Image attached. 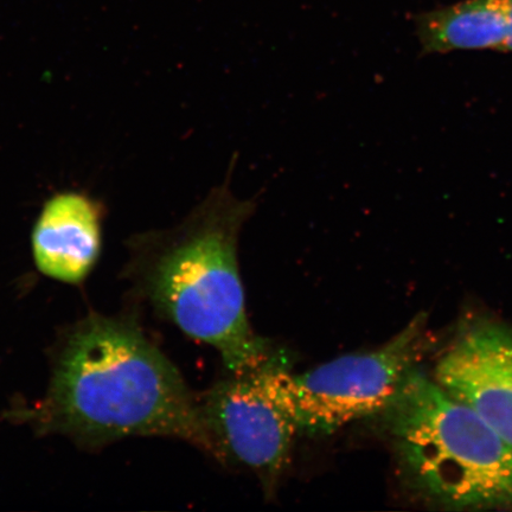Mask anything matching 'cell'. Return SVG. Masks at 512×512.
I'll use <instances>...</instances> for the list:
<instances>
[{"mask_svg":"<svg viewBox=\"0 0 512 512\" xmlns=\"http://www.w3.org/2000/svg\"><path fill=\"white\" fill-rule=\"evenodd\" d=\"M235 164L177 226L134 236L130 267L160 315L210 345L229 373L245 374L275 357L247 317L239 241L258 202L235 196Z\"/></svg>","mask_w":512,"mask_h":512,"instance_id":"1","label":"cell"},{"mask_svg":"<svg viewBox=\"0 0 512 512\" xmlns=\"http://www.w3.org/2000/svg\"><path fill=\"white\" fill-rule=\"evenodd\" d=\"M43 420L89 443L152 435L213 456L200 402L181 373L127 320L94 317L70 337Z\"/></svg>","mask_w":512,"mask_h":512,"instance_id":"2","label":"cell"},{"mask_svg":"<svg viewBox=\"0 0 512 512\" xmlns=\"http://www.w3.org/2000/svg\"><path fill=\"white\" fill-rule=\"evenodd\" d=\"M368 421L418 501L448 511L512 510V448L420 366Z\"/></svg>","mask_w":512,"mask_h":512,"instance_id":"3","label":"cell"},{"mask_svg":"<svg viewBox=\"0 0 512 512\" xmlns=\"http://www.w3.org/2000/svg\"><path fill=\"white\" fill-rule=\"evenodd\" d=\"M428 342L421 313L379 348L339 356L304 374L274 360L266 366V380L299 434L325 437L380 414L420 366Z\"/></svg>","mask_w":512,"mask_h":512,"instance_id":"4","label":"cell"},{"mask_svg":"<svg viewBox=\"0 0 512 512\" xmlns=\"http://www.w3.org/2000/svg\"><path fill=\"white\" fill-rule=\"evenodd\" d=\"M267 364L245 374L229 373L198 402L213 457L246 467L271 495L290 462L299 431L268 386Z\"/></svg>","mask_w":512,"mask_h":512,"instance_id":"5","label":"cell"},{"mask_svg":"<svg viewBox=\"0 0 512 512\" xmlns=\"http://www.w3.org/2000/svg\"><path fill=\"white\" fill-rule=\"evenodd\" d=\"M432 375L512 448V325L485 315L465 318Z\"/></svg>","mask_w":512,"mask_h":512,"instance_id":"6","label":"cell"},{"mask_svg":"<svg viewBox=\"0 0 512 512\" xmlns=\"http://www.w3.org/2000/svg\"><path fill=\"white\" fill-rule=\"evenodd\" d=\"M105 208L83 191L57 192L44 202L31 234L38 270L67 284H80L98 262Z\"/></svg>","mask_w":512,"mask_h":512,"instance_id":"7","label":"cell"},{"mask_svg":"<svg viewBox=\"0 0 512 512\" xmlns=\"http://www.w3.org/2000/svg\"><path fill=\"white\" fill-rule=\"evenodd\" d=\"M512 0H463L422 14L416 32L425 54L460 50L504 51Z\"/></svg>","mask_w":512,"mask_h":512,"instance_id":"8","label":"cell"},{"mask_svg":"<svg viewBox=\"0 0 512 512\" xmlns=\"http://www.w3.org/2000/svg\"><path fill=\"white\" fill-rule=\"evenodd\" d=\"M504 51H511V53H512V8H511V15H510L509 36H508L507 44H505Z\"/></svg>","mask_w":512,"mask_h":512,"instance_id":"9","label":"cell"}]
</instances>
